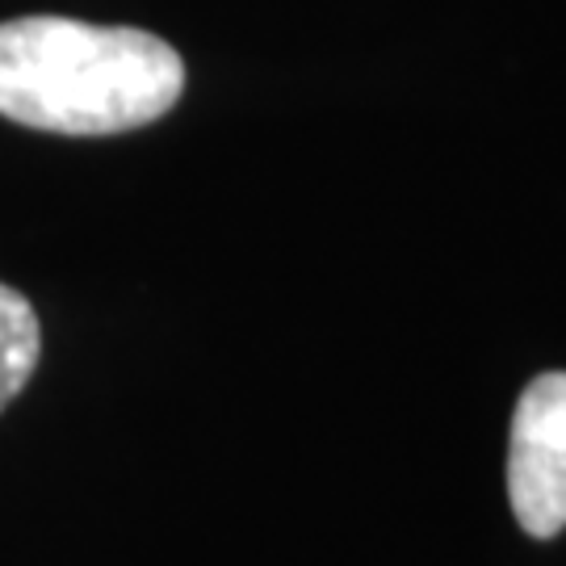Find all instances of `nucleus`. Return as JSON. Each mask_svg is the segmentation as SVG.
Here are the masks:
<instances>
[{"mask_svg":"<svg viewBox=\"0 0 566 566\" xmlns=\"http://www.w3.org/2000/svg\"><path fill=\"white\" fill-rule=\"evenodd\" d=\"M185 63L135 25L76 18L0 21V118L51 135H122L164 118Z\"/></svg>","mask_w":566,"mask_h":566,"instance_id":"f257e3e1","label":"nucleus"},{"mask_svg":"<svg viewBox=\"0 0 566 566\" xmlns=\"http://www.w3.org/2000/svg\"><path fill=\"white\" fill-rule=\"evenodd\" d=\"M507 500L528 537L566 528V374L525 386L507 441Z\"/></svg>","mask_w":566,"mask_h":566,"instance_id":"f03ea898","label":"nucleus"},{"mask_svg":"<svg viewBox=\"0 0 566 566\" xmlns=\"http://www.w3.org/2000/svg\"><path fill=\"white\" fill-rule=\"evenodd\" d=\"M42 353V327L30 298L0 282V411L34 378Z\"/></svg>","mask_w":566,"mask_h":566,"instance_id":"7ed1b4c3","label":"nucleus"}]
</instances>
